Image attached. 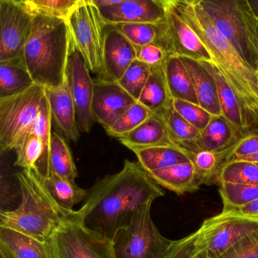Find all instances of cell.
Returning <instances> with one entry per match:
<instances>
[{"mask_svg": "<svg viewBox=\"0 0 258 258\" xmlns=\"http://www.w3.org/2000/svg\"><path fill=\"white\" fill-rule=\"evenodd\" d=\"M139 164L147 173L177 164L193 162L195 154L177 146L161 145L132 149Z\"/></svg>", "mask_w": 258, "mask_h": 258, "instance_id": "cell-21", "label": "cell"}, {"mask_svg": "<svg viewBox=\"0 0 258 258\" xmlns=\"http://www.w3.org/2000/svg\"><path fill=\"white\" fill-rule=\"evenodd\" d=\"M66 79L75 103L80 132L89 134L95 122L92 114L95 81L92 79L90 69L75 45L72 34Z\"/></svg>", "mask_w": 258, "mask_h": 258, "instance_id": "cell-12", "label": "cell"}, {"mask_svg": "<svg viewBox=\"0 0 258 258\" xmlns=\"http://www.w3.org/2000/svg\"><path fill=\"white\" fill-rule=\"evenodd\" d=\"M52 123V115H51L49 102L46 96H45L37 118L30 126L29 129L27 131L38 136L41 141L43 153L37 165V171L34 172L43 176H46L49 174V156L51 134H52V131H51Z\"/></svg>", "mask_w": 258, "mask_h": 258, "instance_id": "cell-30", "label": "cell"}, {"mask_svg": "<svg viewBox=\"0 0 258 258\" xmlns=\"http://www.w3.org/2000/svg\"><path fill=\"white\" fill-rule=\"evenodd\" d=\"M201 62L215 80L222 116H223L234 127L236 128L242 137L247 135L242 113L235 93L225 81L223 75L219 72L218 69L214 62Z\"/></svg>", "mask_w": 258, "mask_h": 258, "instance_id": "cell-26", "label": "cell"}, {"mask_svg": "<svg viewBox=\"0 0 258 258\" xmlns=\"http://www.w3.org/2000/svg\"><path fill=\"white\" fill-rule=\"evenodd\" d=\"M137 59V49L117 28L105 25L102 75L98 79L117 82Z\"/></svg>", "mask_w": 258, "mask_h": 258, "instance_id": "cell-16", "label": "cell"}, {"mask_svg": "<svg viewBox=\"0 0 258 258\" xmlns=\"http://www.w3.org/2000/svg\"><path fill=\"white\" fill-rule=\"evenodd\" d=\"M137 49V59L149 67L162 64L170 55L167 50L158 43H151Z\"/></svg>", "mask_w": 258, "mask_h": 258, "instance_id": "cell-43", "label": "cell"}, {"mask_svg": "<svg viewBox=\"0 0 258 258\" xmlns=\"http://www.w3.org/2000/svg\"><path fill=\"white\" fill-rule=\"evenodd\" d=\"M193 163L205 183L214 179L218 168V158L214 152L202 151L195 154Z\"/></svg>", "mask_w": 258, "mask_h": 258, "instance_id": "cell-42", "label": "cell"}, {"mask_svg": "<svg viewBox=\"0 0 258 258\" xmlns=\"http://www.w3.org/2000/svg\"><path fill=\"white\" fill-rule=\"evenodd\" d=\"M46 96V88L34 84L19 94L0 98V150H15L21 137L37 118Z\"/></svg>", "mask_w": 258, "mask_h": 258, "instance_id": "cell-6", "label": "cell"}, {"mask_svg": "<svg viewBox=\"0 0 258 258\" xmlns=\"http://www.w3.org/2000/svg\"><path fill=\"white\" fill-rule=\"evenodd\" d=\"M241 137H243L239 131L223 116H213L189 151L193 154L207 151L219 155L227 150Z\"/></svg>", "mask_w": 258, "mask_h": 258, "instance_id": "cell-18", "label": "cell"}, {"mask_svg": "<svg viewBox=\"0 0 258 258\" xmlns=\"http://www.w3.org/2000/svg\"><path fill=\"white\" fill-rule=\"evenodd\" d=\"M184 22L212 55L214 63L236 96L246 132L258 130V80L234 48L217 31L199 0H172Z\"/></svg>", "mask_w": 258, "mask_h": 258, "instance_id": "cell-2", "label": "cell"}, {"mask_svg": "<svg viewBox=\"0 0 258 258\" xmlns=\"http://www.w3.org/2000/svg\"><path fill=\"white\" fill-rule=\"evenodd\" d=\"M122 2L123 0H91L92 4L97 9L117 5Z\"/></svg>", "mask_w": 258, "mask_h": 258, "instance_id": "cell-47", "label": "cell"}, {"mask_svg": "<svg viewBox=\"0 0 258 258\" xmlns=\"http://www.w3.org/2000/svg\"><path fill=\"white\" fill-rule=\"evenodd\" d=\"M105 25H160L167 15L166 0H123L121 4L98 9Z\"/></svg>", "mask_w": 258, "mask_h": 258, "instance_id": "cell-14", "label": "cell"}, {"mask_svg": "<svg viewBox=\"0 0 258 258\" xmlns=\"http://www.w3.org/2000/svg\"><path fill=\"white\" fill-rule=\"evenodd\" d=\"M0 258H15V256L4 246L0 245Z\"/></svg>", "mask_w": 258, "mask_h": 258, "instance_id": "cell-50", "label": "cell"}, {"mask_svg": "<svg viewBox=\"0 0 258 258\" xmlns=\"http://www.w3.org/2000/svg\"><path fill=\"white\" fill-rule=\"evenodd\" d=\"M164 195L138 161L125 160L120 171L95 182L74 215L87 229L112 241L139 210Z\"/></svg>", "mask_w": 258, "mask_h": 258, "instance_id": "cell-1", "label": "cell"}, {"mask_svg": "<svg viewBox=\"0 0 258 258\" xmlns=\"http://www.w3.org/2000/svg\"><path fill=\"white\" fill-rule=\"evenodd\" d=\"M252 16L258 20V0H246Z\"/></svg>", "mask_w": 258, "mask_h": 258, "instance_id": "cell-48", "label": "cell"}, {"mask_svg": "<svg viewBox=\"0 0 258 258\" xmlns=\"http://www.w3.org/2000/svg\"><path fill=\"white\" fill-rule=\"evenodd\" d=\"M163 66L172 99L187 101L199 105L191 78L180 58L169 55Z\"/></svg>", "mask_w": 258, "mask_h": 258, "instance_id": "cell-27", "label": "cell"}, {"mask_svg": "<svg viewBox=\"0 0 258 258\" xmlns=\"http://www.w3.org/2000/svg\"><path fill=\"white\" fill-rule=\"evenodd\" d=\"M219 258H258V229L246 235Z\"/></svg>", "mask_w": 258, "mask_h": 258, "instance_id": "cell-41", "label": "cell"}, {"mask_svg": "<svg viewBox=\"0 0 258 258\" xmlns=\"http://www.w3.org/2000/svg\"><path fill=\"white\" fill-rule=\"evenodd\" d=\"M166 4L167 15L162 23L161 37L156 43L161 45L170 55L214 62L208 48L179 16L172 0H166Z\"/></svg>", "mask_w": 258, "mask_h": 258, "instance_id": "cell-13", "label": "cell"}, {"mask_svg": "<svg viewBox=\"0 0 258 258\" xmlns=\"http://www.w3.org/2000/svg\"><path fill=\"white\" fill-rule=\"evenodd\" d=\"M0 245L15 258H53L49 241L8 228L0 227Z\"/></svg>", "mask_w": 258, "mask_h": 258, "instance_id": "cell-24", "label": "cell"}, {"mask_svg": "<svg viewBox=\"0 0 258 258\" xmlns=\"http://www.w3.org/2000/svg\"><path fill=\"white\" fill-rule=\"evenodd\" d=\"M116 28L137 48L156 43L161 37L162 23L122 24Z\"/></svg>", "mask_w": 258, "mask_h": 258, "instance_id": "cell-37", "label": "cell"}, {"mask_svg": "<svg viewBox=\"0 0 258 258\" xmlns=\"http://www.w3.org/2000/svg\"><path fill=\"white\" fill-rule=\"evenodd\" d=\"M148 173L158 185L177 195L196 191L205 183L193 162L177 164Z\"/></svg>", "mask_w": 258, "mask_h": 258, "instance_id": "cell-22", "label": "cell"}, {"mask_svg": "<svg viewBox=\"0 0 258 258\" xmlns=\"http://www.w3.org/2000/svg\"><path fill=\"white\" fill-rule=\"evenodd\" d=\"M164 114L167 129L173 143L189 151L193 143L200 137V131L183 118L173 105Z\"/></svg>", "mask_w": 258, "mask_h": 258, "instance_id": "cell-32", "label": "cell"}, {"mask_svg": "<svg viewBox=\"0 0 258 258\" xmlns=\"http://www.w3.org/2000/svg\"><path fill=\"white\" fill-rule=\"evenodd\" d=\"M226 211H230V212L243 216V217L258 218V199L248 205L241 207V208H235V209Z\"/></svg>", "mask_w": 258, "mask_h": 258, "instance_id": "cell-46", "label": "cell"}, {"mask_svg": "<svg viewBox=\"0 0 258 258\" xmlns=\"http://www.w3.org/2000/svg\"><path fill=\"white\" fill-rule=\"evenodd\" d=\"M199 3L220 35L256 74L258 57L249 40L239 0H199Z\"/></svg>", "mask_w": 258, "mask_h": 258, "instance_id": "cell-8", "label": "cell"}, {"mask_svg": "<svg viewBox=\"0 0 258 258\" xmlns=\"http://www.w3.org/2000/svg\"><path fill=\"white\" fill-rule=\"evenodd\" d=\"M50 173L71 182H75L78 176V170L70 148L66 138L56 131H52L51 134L49 174Z\"/></svg>", "mask_w": 258, "mask_h": 258, "instance_id": "cell-29", "label": "cell"}, {"mask_svg": "<svg viewBox=\"0 0 258 258\" xmlns=\"http://www.w3.org/2000/svg\"><path fill=\"white\" fill-rule=\"evenodd\" d=\"M137 102L117 82L98 79L95 81L92 114L95 122L105 131Z\"/></svg>", "mask_w": 258, "mask_h": 258, "instance_id": "cell-15", "label": "cell"}, {"mask_svg": "<svg viewBox=\"0 0 258 258\" xmlns=\"http://www.w3.org/2000/svg\"><path fill=\"white\" fill-rule=\"evenodd\" d=\"M34 173L55 205L67 215L73 214L74 208L87 199L88 190L78 186L75 182L66 180L54 173L43 176Z\"/></svg>", "mask_w": 258, "mask_h": 258, "instance_id": "cell-23", "label": "cell"}, {"mask_svg": "<svg viewBox=\"0 0 258 258\" xmlns=\"http://www.w3.org/2000/svg\"><path fill=\"white\" fill-rule=\"evenodd\" d=\"M199 231L190 234L182 239L173 241L164 258H193L196 253V240Z\"/></svg>", "mask_w": 258, "mask_h": 258, "instance_id": "cell-44", "label": "cell"}, {"mask_svg": "<svg viewBox=\"0 0 258 258\" xmlns=\"http://www.w3.org/2000/svg\"><path fill=\"white\" fill-rule=\"evenodd\" d=\"M173 107L183 118L200 132L206 128L214 116L198 104L187 101L174 99L173 100Z\"/></svg>", "mask_w": 258, "mask_h": 258, "instance_id": "cell-40", "label": "cell"}, {"mask_svg": "<svg viewBox=\"0 0 258 258\" xmlns=\"http://www.w3.org/2000/svg\"><path fill=\"white\" fill-rule=\"evenodd\" d=\"M240 7L242 10L244 16L246 25H247V33L249 40L251 43L252 46L254 49L255 52L258 57V20H256L250 13L246 0H239ZM258 80V72H256Z\"/></svg>", "mask_w": 258, "mask_h": 258, "instance_id": "cell-45", "label": "cell"}, {"mask_svg": "<svg viewBox=\"0 0 258 258\" xmlns=\"http://www.w3.org/2000/svg\"><path fill=\"white\" fill-rule=\"evenodd\" d=\"M153 114L140 102H136L105 131L110 137L121 138L137 129Z\"/></svg>", "mask_w": 258, "mask_h": 258, "instance_id": "cell-36", "label": "cell"}, {"mask_svg": "<svg viewBox=\"0 0 258 258\" xmlns=\"http://www.w3.org/2000/svg\"><path fill=\"white\" fill-rule=\"evenodd\" d=\"M258 229V218L222 211L199 228L193 258H219L246 235Z\"/></svg>", "mask_w": 258, "mask_h": 258, "instance_id": "cell-7", "label": "cell"}, {"mask_svg": "<svg viewBox=\"0 0 258 258\" xmlns=\"http://www.w3.org/2000/svg\"><path fill=\"white\" fill-rule=\"evenodd\" d=\"M213 182L258 185V166L248 161H235L222 166Z\"/></svg>", "mask_w": 258, "mask_h": 258, "instance_id": "cell-31", "label": "cell"}, {"mask_svg": "<svg viewBox=\"0 0 258 258\" xmlns=\"http://www.w3.org/2000/svg\"><path fill=\"white\" fill-rule=\"evenodd\" d=\"M254 164H255V163H254ZM256 165H257V166H258V163H256Z\"/></svg>", "mask_w": 258, "mask_h": 258, "instance_id": "cell-51", "label": "cell"}, {"mask_svg": "<svg viewBox=\"0 0 258 258\" xmlns=\"http://www.w3.org/2000/svg\"><path fill=\"white\" fill-rule=\"evenodd\" d=\"M49 240L53 258H116L112 241L87 229L74 215Z\"/></svg>", "mask_w": 258, "mask_h": 258, "instance_id": "cell-9", "label": "cell"}, {"mask_svg": "<svg viewBox=\"0 0 258 258\" xmlns=\"http://www.w3.org/2000/svg\"><path fill=\"white\" fill-rule=\"evenodd\" d=\"M15 151V165L23 170L37 171V165L43 153V146L38 136L27 131L21 137Z\"/></svg>", "mask_w": 258, "mask_h": 258, "instance_id": "cell-33", "label": "cell"}, {"mask_svg": "<svg viewBox=\"0 0 258 258\" xmlns=\"http://www.w3.org/2000/svg\"><path fill=\"white\" fill-rule=\"evenodd\" d=\"M34 84L22 58L0 62V98L19 94Z\"/></svg>", "mask_w": 258, "mask_h": 258, "instance_id": "cell-28", "label": "cell"}, {"mask_svg": "<svg viewBox=\"0 0 258 258\" xmlns=\"http://www.w3.org/2000/svg\"><path fill=\"white\" fill-rule=\"evenodd\" d=\"M16 176L20 189L21 203L16 209L1 211L0 227L49 241L70 215L64 214L55 205L34 171L22 170Z\"/></svg>", "mask_w": 258, "mask_h": 258, "instance_id": "cell-4", "label": "cell"}, {"mask_svg": "<svg viewBox=\"0 0 258 258\" xmlns=\"http://www.w3.org/2000/svg\"><path fill=\"white\" fill-rule=\"evenodd\" d=\"M191 78L198 102L212 115H222L215 80L201 61L179 57Z\"/></svg>", "mask_w": 258, "mask_h": 258, "instance_id": "cell-19", "label": "cell"}, {"mask_svg": "<svg viewBox=\"0 0 258 258\" xmlns=\"http://www.w3.org/2000/svg\"><path fill=\"white\" fill-rule=\"evenodd\" d=\"M256 153H258V130L241 137L227 150L217 155L218 158L217 170L227 163Z\"/></svg>", "mask_w": 258, "mask_h": 258, "instance_id": "cell-39", "label": "cell"}, {"mask_svg": "<svg viewBox=\"0 0 258 258\" xmlns=\"http://www.w3.org/2000/svg\"><path fill=\"white\" fill-rule=\"evenodd\" d=\"M138 102L152 113H165L173 105L163 63L151 67L150 75L142 92Z\"/></svg>", "mask_w": 258, "mask_h": 258, "instance_id": "cell-25", "label": "cell"}, {"mask_svg": "<svg viewBox=\"0 0 258 258\" xmlns=\"http://www.w3.org/2000/svg\"><path fill=\"white\" fill-rule=\"evenodd\" d=\"M150 72L151 67L136 59L117 83L131 97L138 102Z\"/></svg>", "mask_w": 258, "mask_h": 258, "instance_id": "cell-38", "label": "cell"}, {"mask_svg": "<svg viewBox=\"0 0 258 258\" xmlns=\"http://www.w3.org/2000/svg\"><path fill=\"white\" fill-rule=\"evenodd\" d=\"M46 96L50 108L52 122L57 131L69 141L77 143L81 137L75 103L67 81L56 88H46Z\"/></svg>", "mask_w": 258, "mask_h": 258, "instance_id": "cell-17", "label": "cell"}, {"mask_svg": "<svg viewBox=\"0 0 258 258\" xmlns=\"http://www.w3.org/2000/svg\"><path fill=\"white\" fill-rule=\"evenodd\" d=\"M220 197L223 211L241 208L258 199V185L220 182Z\"/></svg>", "mask_w": 258, "mask_h": 258, "instance_id": "cell-34", "label": "cell"}, {"mask_svg": "<svg viewBox=\"0 0 258 258\" xmlns=\"http://www.w3.org/2000/svg\"><path fill=\"white\" fill-rule=\"evenodd\" d=\"M33 16L58 18L67 21L81 0H22Z\"/></svg>", "mask_w": 258, "mask_h": 258, "instance_id": "cell-35", "label": "cell"}, {"mask_svg": "<svg viewBox=\"0 0 258 258\" xmlns=\"http://www.w3.org/2000/svg\"><path fill=\"white\" fill-rule=\"evenodd\" d=\"M118 140L131 150L161 145H176L169 134L164 113H154L137 129Z\"/></svg>", "mask_w": 258, "mask_h": 258, "instance_id": "cell-20", "label": "cell"}, {"mask_svg": "<svg viewBox=\"0 0 258 258\" xmlns=\"http://www.w3.org/2000/svg\"><path fill=\"white\" fill-rule=\"evenodd\" d=\"M152 202L139 210L112 240L116 258H164L173 241L158 230L151 216Z\"/></svg>", "mask_w": 258, "mask_h": 258, "instance_id": "cell-5", "label": "cell"}, {"mask_svg": "<svg viewBox=\"0 0 258 258\" xmlns=\"http://www.w3.org/2000/svg\"><path fill=\"white\" fill-rule=\"evenodd\" d=\"M70 43L67 21L34 16L22 58L35 84L45 88H56L64 84Z\"/></svg>", "mask_w": 258, "mask_h": 258, "instance_id": "cell-3", "label": "cell"}, {"mask_svg": "<svg viewBox=\"0 0 258 258\" xmlns=\"http://www.w3.org/2000/svg\"><path fill=\"white\" fill-rule=\"evenodd\" d=\"M72 38L90 72L102 75L105 22L91 0H81L67 19Z\"/></svg>", "mask_w": 258, "mask_h": 258, "instance_id": "cell-10", "label": "cell"}, {"mask_svg": "<svg viewBox=\"0 0 258 258\" xmlns=\"http://www.w3.org/2000/svg\"><path fill=\"white\" fill-rule=\"evenodd\" d=\"M235 161H248V162L256 164V163H258V153L248 155V156L243 157V158H238V159L235 160Z\"/></svg>", "mask_w": 258, "mask_h": 258, "instance_id": "cell-49", "label": "cell"}, {"mask_svg": "<svg viewBox=\"0 0 258 258\" xmlns=\"http://www.w3.org/2000/svg\"><path fill=\"white\" fill-rule=\"evenodd\" d=\"M33 20L22 0H0V62L22 58Z\"/></svg>", "mask_w": 258, "mask_h": 258, "instance_id": "cell-11", "label": "cell"}]
</instances>
